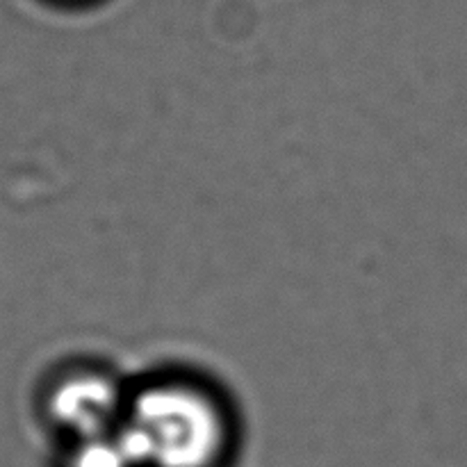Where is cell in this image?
I'll list each match as a JSON object with an SVG mask.
<instances>
[{
    "instance_id": "1",
    "label": "cell",
    "mask_w": 467,
    "mask_h": 467,
    "mask_svg": "<svg viewBox=\"0 0 467 467\" xmlns=\"http://www.w3.org/2000/svg\"><path fill=\"white\" fill-rule=\"evenodd\" d=\"M114 433L130 467H226L237 418L226 392L203 374L160 369L128 381Z\"/></svg>"
},
{
    "instance_id": "2",
    "label": "cell",
    "mask_w": 467,
    "mask_h": 467,
    "mask_svg": "<svg viewBox=\"0 0 467 467\" xmlns=\"http://www.w3.org/2000/svg\"><path fill=\"white\" fill-rule=\"evenodd\" d=\"M128 381L96 363H80L59 374L48 390L46 410L68 441L105 436L117 429Z\"/></svg>"
},
{
    "instance_id": "3",
    "label": "cell",
    "mask_w": 467,
    "mask_h": 467,
    "mask_svg": "<svg viewBox=\"0 0 467 467\" xmlns=\"http://www.w3.org/2000/svg\"><path fill=\"white\" fill-rule=\"evenodd\" d=\"M68 467H130L117 433L87 438L71 442V463Z\"/></svg>"
},
{
    "instance_id": "4",
    "label": "cell",
    "mask_w": 467,
    "mask_h": 467,
    "mask_svg": "<svg viewBox=\"0 0 467 467\" xmlns=\"http://www.w3.org/2000/svg\"><path fill=\"white\" fill-rule=\"evenodd\" d=\"M59 3H67V5H87V3H96V0H59Z\"/></svg>"
}]
</instances>
